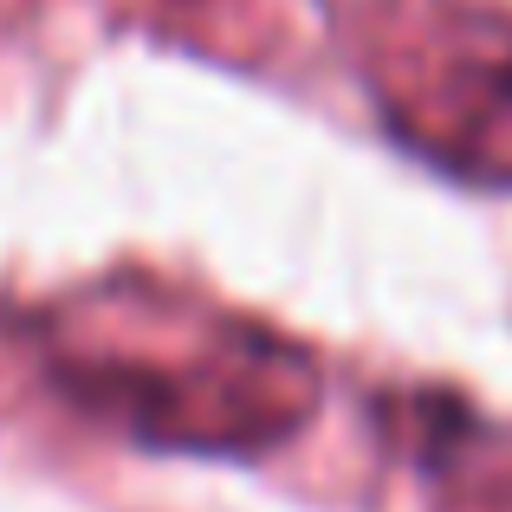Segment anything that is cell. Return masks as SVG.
<instances>
[{
	"mask_svg": "<svg viewBox=\"0 0 512 512\" xmlns=\"http://www.w3.org/2000/svg\"><path fill=\"white\" fill-rule=\"evenodd\" d=\"M33 338L78 415L169 454H266L312 422L325 389L286 331L130 279L46 305Z\"/></svg>",
	"mask_w": 512,
	"mask_h": 512,
	"instance_id": "cell-1",
	"label": "cell"
},
{
	"mask_svg": "<svg viewBox=\"0 0 512 512\" xmlns=\"http://www.w3.org/2000/svg\"><path fill=\"white\" fill-rule=\"evenodd\" d=\"M357 59L402 150L454 182L512 188V13L480 0H376Z\"/></svg>",
	"mask_w": 512,
	"mask_h": 512,
	"instance_id": "cell-2",
	"label": "cell"
}]
</instances>
